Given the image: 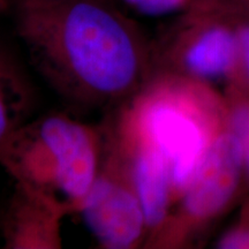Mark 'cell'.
<instances>
[{
	"label": "cell",
	"mask_w": 249,
	"mask_h": 249,
	"mask_svg": "<svg viewBox=\"0 0 249 249\" xmlns=\"http://www.w3.org/2000/svg\"><path fill=\"white\" fill-rule=\"evenodd\" d=\"M14 14L29 64L71 107L107 113L154 73L151 40L114 0H17Z\"/></svg>",
	"instance_id": "obj_1"
},
{
	"label": "cell",
	"mask_w": 249,
	"mask_h": 249,
	"mask_svg": "<svg viewBox=\"0 0 249 249\" xmlns=\"http://www.w3.org/2000/svg\"><path fill=\"white\" fill-rule=\"evenodd\" d=\"M103 121L87 124L61 112L30 119L0 148V166L15 185L79 213L102 161Z\"/></svg>",
	"instance_id": "obj_2"
},
{
	"label": "cell",
	"mask_w": 249,
	"mask_h": 249,
	"mask_svg": "<svg viewBox=\"0 0 249 249\" xmlns=\"http://www.w3.org/2000/svg\"><path fill=\"white\" fill-rule=\"evenodd\" d=\"M123 107L139 133L166 161L174 201H179L220 132L211 92L200 81L154 71Z\"/></svg>",
	"instance_id": "obj_3"
},
{
	"label": "cell",
	"mask_w": 249,
	"mask_h": 249,
	"mask_svg": "<svg viewBox=\"0 0 249 249\" xmlns=\"http://www.w3.org/2000/svg\"><path fill=\"white\" fill-rule=\"evenodd\" d=\"M158 39L154 71L200 82L223 79L241 58V24L210 0H193Z\"/></svg>",
	"instance_id": "obj_4"
},
{
	"label": "cell",
	"mask_w": 249,
	"mask_h": 249,
	"mask_svg": "<svg viewBox=\"0 0 249 249\" xmlns=\"http://www.w3.org/2000/svg\"><path fill=\"white\" fill-rule=\"evenodd\" d=\"M104 150L99 170L80 213L102 249L145 247L148 225L128 160L108 112L102 120Z\"/></svg>",
	"instance_id": "obj_5"
},
{
	"label": "cell",
	"mask_w": 249,
	"mask_h": 249,
	"mask_svg": "<svg viewBox=\"0 0 249 249\" xmlns=\"http://www.w3.org/2000/svg\"><path fill=\"white\" fill-rule=\"evenodd\" d=\"M244 167L239 140L230 130H220L180 196L179 207L171 211L145 247L172 248L188 244L196 231L229 204L238 189Z\"/></svg>",
	"instance_id": "obj_6"
},
{
	"label": "cell",
	"mask_w": 249,
	"mask_h": 249,
	"mask_svg": "<svg viewBox=\"0 0 249 249\" xmlns=\"http://www.w3.org/2000/svg\"><path fill=\"white\" fill-rule=\"evenodd\" d=\"M108 113L128 160L134 185L144 211L148 244L172 211L174 194L169 166L160 152L135 128L123 107L108 111Z\"/></svg>",
	"instance_id": "obj_7"
},
{
	"label": "cell",
	"mask_w": 249,
	"mask_h": 249,
	"mask_svg": "<svg viewBox=\"0 0 249 249\" xmlns=\"http://www.w3.org/2000/svg\"><path fill=\"white\" fill-rule=\"evenodd\" d=\"M67 214L51 202L15 185L1 218L6 249H61Z\"/></svg>",
	"instance_id": "obj_8"
},
{
	"label": "cell",
	"mask_w": 249,
	"mask_h": 249,
	"mask_svg": "<svg viewBox=\"0 0 249 249\" xmlns=\"http://www.w3.org/2000/svg\"><path fill=\"white\" fill-rule=\"evenodd\" d=\"M37 91L29 71L17 52L0 40V148L33 119Z\"/></svg>",
	"instance_id": "obj_9"
},
{
	"label": "cell",
	"mask_w": 249,
	"mask_h": 249,
	"mask_svg": "<svg viewBox=\"0 0 249 249\" xmlns=\"http://www.w3.org/2000/svg\"><path fill=\"white\" fill-rule=\"evenodd\" d=\"M134 13L143 17H165L181 13L192 4L193 0H116Z\"/></svg>",
	"instance_id": "obj_10"
},
{
	"label": "cell",
	"mask_w": 249,
	"mask_h": 249,
	"mask_svg": "<svg viewBox=\"0 0 249 249\" xmlns=\"http://www.w3.org/2000/svg\"><path fill=\"white\" fill-rule=\"evenodd\" d=\"M230 132L240 142L244 165L249 174V104L239 105L230 116Z\"/></svg>",
	"instance_id": "obj_11"
},
{
	"label": "cell",
	"mask_w": 249,
	"mask_h": 249,
	"mask_svg": "<svg viewBox=\"0 0 249 249\" xmlns=\"http://www.w3.org/2000/svg\"><path fill=\"white\" fill-rule=\"evenodd\" d=\"M222 249H249V229H238L226 233L217 242Z\"/></svg>",
	"instance_id": "obj_12"
},
{
	"label": "cell",
	"mask_w": 249,
	"mask_h": 249,
	"mask_svg": "<svg viewBox=\"0 0 249 249\" xmlns=\"http://www.w3.org/2000/svg\"><path fill=\"white\" fill-rule=\"evenodd\" d=\"M219 6L240 23L249 24V0H235L231 4Z\"/></svg>",
	"instance_id": "obj_13"
},
{
	"label": "cell",
	"mask_w": 249,
	"mask_h": 249,
	"mask_svg": "<svg viewBox=\"0 0 249 249\" xmlns=\"http://www.w3.org/2000/svg\"><path fill=\"white\" fill-rule=\"evenodd\" d=\"M241 59L249 80V24H241Z\"/></svg>",
	"instance_id": "obj_14"
},
{
	"label": "cell",
	"mask_w": 249,
	"mask_h": 249,
	"mask_svg": "<svg viewBox=\"0 0 249 249\" xmlns=\"http://www.w3.org/2000/svg\"><path fill=\"white\" fill-rule=\"evenodd\" d=\"M9 6V0H0V13L6 11Z\"/></svg>",
	"instance_id": "obj_15"
},
{
	"label": "cell",
	"mask_w": 249,
	"mask_h": 249,
	"mask_svg": "<svg viewBox=\"0 0 249 249\" xmlns=\"http://www.w3.org/2000/svg\"><path fill=\"white\" fill-rule=\"evenodd\" d=\"M211 1L216 2V4H219V5H227V4H231L233 1H235V0H211Z\"/></svg>",
	"instance_id": "obj_16"
},
{
	"label": "cell",
	"mask_w": 249,
	"mask_h": 249,
	"mask_svg": "<svg viewBox=\"0 0 249 249\" xmlns=\"http://www.w3.org/2000/svg\"><path fill=\"white\" fill-rule=\"evenodd\" d=\"M46 1H64V0H46ZM116 1V0H114Z\"/></svg>",
	"instance_id": "obj_17"
}]
</instances>
